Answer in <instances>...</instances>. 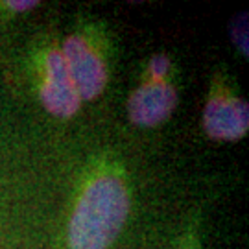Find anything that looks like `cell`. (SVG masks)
<instances>
[{
  "mask_svg": "<svg viewBox=\"0 0 249 249\" xmlns=\"http://www.w3.org/2000/svg\"><path fill=\"white\" fill-rule=\"evenodd\" d=\"M129 213V196L116 178L92 181L74 209L69 225V244L72 249H107Z\"/></svg>",
  "mask_w": 249,
  "mask_h": 249,
  "instance_id": "cell-1",
  "label": "cell"
},
{
  "mask_svg": "<svg viewBox=\"0 0 249 249\" xmlns=\"http://www.w3.org/2000/svg\"><path fill=\"white\" fill-rule=\"evenodd\" d=\"M61 55L80 100L98 98L106 89L107 72L102 59L90 50L85 39L80 36L69 37L63 45Z\"/></svg>",
  "mask_w": 249,
  "mask_h": 249,
  "instance_id": "cell-2",
  "label": "cell"
},
{
  "mask_svg": "<svg viewBox=\"0 0 249 249\" xmlns=\"http://www.w3.org/2000/svg\"><path fill=\"white\" fill-rule=\"evenodd\" d=\"M41 102L50 115L71 118L80 109L81 100L74 89L61 52H50L46 57V81L41 87Z\"/></svg>",
  "mask_w": 249,
  "mask_h": 249,
  "instance_id": "cell-3",
  "label": "cell"
},
{
  "mask_svg": "<svg viewBox=\"0 0 249 249\" xmlns=\"http://www.w3.org/2000/svg\"><path fill=\"white\" fill-rule=\"evenodd\" d=\"M178 106V94L168 83H146L135 90L127 102V113L137 125H157L164 122Z\"/></svg>",
  "mask_w": 249,
  "mask_h": 249,
  "instance_id": "cell-4",
  "label": "cell"
},
{
  "mask_svg": "<svg viewBox=\"0 0 249 249\" xmlns=\"http://www.w3.org/2000/svg\"><path fill=\"white\" fill-rule=\"evenodd\" d=\"M205 131L216 141H236L248 133V102L240 98H213L203 113Z\"/></svg>",
  "mask_w": 249,
  "mask_h": 249,
  "instance_id": "cell-5",
  "label": "cell"
},
{
  "mask_svg": "<svg viewBox=\"0 0 249 249\" xmlns=\"http://www.w3.org/2000/svg\"><path fill=\"white\" fill-rule=\"evenodd\" d=\"M231 36L234 45L238 46L244 55H248V13H242L238 20H234L231 28Z\"/></svg>",
  "mask_w": 249,
  "mask_h": 249,
  "instance_id": "cell-6",
  "label": "cell"
},
{
  "mask_svg": "<svg viewBox=\"0 0 249 249\" xmlns=\"http://www.w3.org/2000/svg\"><path fill=\"white\" fill-rule=\"evenodd\" d=\"M170 69V61L166 55H162V53H159V55H153L150 61V72L153 74V78H157V80H160V78H164L166 76V72H168Z\"/></svg>",
  "mask_w": 249,
  "mask_h": 249,
  "instance_id": "cell-7",
  "label": "cell"
},
{
  "mask_svg": "<svg viewBox=\"0 0 249 249\" xmlns=\"http://www.w3.org/2000/svg\"><path fill=\"white\" fill-rule=\"evenodd\" d=\"M8 6L11 9H15V11H26V9H34L37 8V2H34V0H18V2H15V0H11V2H8Z\"/></svg>",
  "mask_w": 249,
  "mask_h": 249,
  "instance_id": "cell-8",
  "label": "cell"
}]
</instances>
